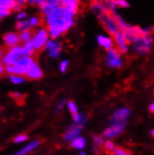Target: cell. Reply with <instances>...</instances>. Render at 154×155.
Returning <instances> with one entry per match:
<instances>
[{"mask_svg": "<svg viewBox=\"0 0 154 155\" xmlns=\"http://www.w3.org/2000/svg\"><path fill=\"white\" fill-rule=\"evenodd\" d=\"M62 1H63V6L67 7L78 13L80 8V0H62Z\"/></svg>", "mask_w": 154, "mask_h": 155, "instance_id": "20", "label": "cell"}, {"mask_svg": "<svg viewBox=\"0 0 154 155\" xmlns=\"http://www.w3.org/2000/svg\"><path fill=\"white\" fill-rule=\"evenodd\" d=\"M64 104H65V99H63V100L59 103V105L57 106V111H59V110H61L64 107Z\"/></svg>", "mask_w": 154, "mask_h": 155, "instance_id": "39", "label": "cell"}, {"mask_svg": "<svg viewBox=\"0 0 154 155\" xmlns=\"http://www.w3.org/2000/svg\"><path fill=\"white\" fill-rule=\"evenodd\" d=\"M42 77H43V71L40 68V66L36 59L34 63H33L27 69L25 78L28 80H39Z\"/></svg>", "mask_w": 154, "mask_h": 155, "instance_id": "10", "label": "cell"}, {"mask_svg": "<svg viewBox=\"0 0 154 155\" xmlns=\"http://www.w3.org/2000/svg\"><path fill=\"white\" fill-rule=\"evenodd\" d=\"M40 144V141H34V142H31L30 144H28V145L26 147H25L23 150H21L20 151H18L17 153H15L14 155H25L27 154L28 152H30L32 150H34L35 148H37L38 145Z\"/></svg>", "mask_w": 154, "mask_h": 155, "instance_id": "22", "label": "cell"}, {"mask_svg": "<svg viewBox=\"0 0 154 155\" xmlns=\"http://www.w3.org/2000/svg\"><path fill=\"white\" fill-rule=\"evenodd\" d=\"M6 72L8 75H19V76H24L25 77L27 73V69L23 68V66H20L17 64H12V65H7L5 66Z\"/></svg>", "mask_w": 154, "mask_h": 155, "instance_id": "16", "label": "cell"}, {"mask_svg": "<svg viewBox=\"0 0 154 155\" xmlns=\"http://www.w3.org/2000/svg\"><path fill=\"white\" fill-rule=\"evenodd\" d=\"M10 96H11L15 101H17L18 103L20 102H24V98H23V94H20V93H17V92H14V93H11L10 94Z\"/></svg>", "mask_w": 154, "mask_h": 155, "instance_id": "31", "label": "cell"}, {"mask_svg": "<svg viewBox=\"0 0 154 155\" xmlns=\"http://www.w3.org/2000/svg\"><path fill=\"white\" fill-rule=\"evenodd\" d=\"M80 155H86V153H84V152H82V153H81Z\"/></svg>", "mask_w": 154, "mask_h": 155, "instance_id": "43", "label": "cell"}, {"mask_svg": "<svg viewBox=\"0 0 154 155\" xmlns=\"http://www.w3.org/2000/svg\"><path fill=\"white\" fill-rule=\"evenodd\" d=\"M26 78L24 76H19V75H9V80L14 84H21L25 82Z\"/></svg>", "mask_w": 154, "mask_h": 155, "instance_id": "27", "label": "cell"}, {"mask_svg": "<svg viewBox=\"0 0 154 155\" xmlns=\"http://www.w3.org/2000/svg\"><path fill=\"white\" fill-rule=\"evenodd\" d=\"M83 127V124H72L67 130L65 132V135H64V139L65 140H70V139H74L76 138V137L78 136L81 129Z\"/></svg>", "mask_w": 154, "mask_h": 155, "instance_id": "14", "label": "cell"}, {"mask_svg": "<svg viewBox=\"0 0 154 155\" xmlns=\"http://www.w3.org/2000/svg\"><path fill=\"white\" fill-rule=\"evenodd\" d=\"M106 64L110 68H114V69L120 68L123 65V53L116 48L106 51Z\"/></svg>", "mask_w": 154, "mask_h": 155, "instance_id": "6", "label": "cell"}, {"mask_svg": "<svg viewBox=\"0 0 154 155\" xmlns=\"http://www.w3.org/2000/svg\"><path fill=\"white\" fill-rule=\"evenodd\" d=\"M68 108L70 110V112L72 114V117L74 119V120L77 124H80L81 120V115H80L78 113V109H77V107L75 105V103L73 101H69L68 103Z\"/></svg>", "mask_w": 154, "mask_h": 155, "instance_id": "19", "label": "cell"}, {"mask_svg": "<svg viewBox=\"0 0 154 155\" xmlns=\"http://www.w3.org/2000/svg\"><path fill=\"white\" fill-rule=\"evenodd\" d=\"M15 5H16L15 0H0V8H8L13 12Z\"/></svg>", "mask_w": 154, "mask_h": 155, "instance_id": "26", "label": "cell"}, {"mask_svg": "<svg viewBox=\"0 0 154 155\" xmlns=\"http://www.w3.org/2000/svg\"><path fill=\"white\" fill-rule=\"evenodd\" d=\"M29 23L32 28H38L43 24V17L41 16H33L29 19Z\"/></svg>", "mask_w": 154, "mask_h": 155, "instance_id": "24", "label": "cell"}, {"mask_svg": "<svg viewBox=\"0 0 154 155\" xmlns=\"http://www.w3.org/2000/svg\"><path fill=\"white\" fill-rule=\"evenodd\" d=\"M20 35L17 32H8L3 36V45L5 49H9L21 45Z\"/></svg>", "mask_w": 154, "mask_h": 155, "instance_id": "9", "label": "cell"}, {"mask_svg": "<svg viewBox=\"0 0 154 155\" xmlns=\"http://www.w3.org/2000/svg\"><path fill=\"white\" fill-rule=\"evenodd\" d=\"M130 115V110L128 108H122L119 111L115 112L111 117L112 124H124Z\"/></svg>", "mask_w": 154, "mask_h": 155, "instance_id": "12", "label": "cell"}, {"mask_svg": "<svg viewBox=\"0 0 154 155\" xmlns=\"http://www.w3.org/2000/svg\"><path fill=\"white\" fill-rule=\"evenodd\" d=\"M154 44V37L152 35L149 36H141L136 38V40L131 44L130 50L134 54L139 55V56H144L147 55L153 47Z\"/></svg>", "mask_w": 154, "mask_h": 155, "instance_id": "2", "label": "cell"}, {"mask_svg": "<svg viewBox=\"0 0 154 155\" xmlns=\"http://www.w3.org/2000/svg\"><path fill=\"white\" fill-rule=\"evenodd\" d=\"M28 138V137L26 135H20L18 137H16L14 138V142L15 143H19V142H23V141H25L26 139Z\"/></svg>", "mask_w": 154, "mask_h": 155, "instance_id": "36", "label": "cell"}, {"mask_svg": "<svg viewBox=\"0 0 154 155\" xmlns=\"http://www.w3.org/2000/svg\"><path fill=\"white\" fill-rule=\"evenodd\" d=\"M93 141L97 146H102L104 144V139L101 136H93Z\"/></svg>", "mask_w": 154, "mask_h": 155, "instance_id": "34", "label": "cell"}, {"mask_svg": "<svg viewBox=\"0 0 154 155\" xmlns=\"http://www.w3.org/2000/svg\"><path fill=\"white\" fill-rule=\"evenodd\" d=\"M112 154L113 155H130V152L120 147H117L112 150Z\"/></svg>", "mask_w": 154, "mask_h": 155, "instance_id": "29", "label": "cell"}, {"mask_svg": "<svg viewBox=\"0 0 154 155\" xmlns=\"http://www.w3.org/2000/svg\"><path fill=\"white\" fill-rule=\"evenodd\" d=\"M34 33L35 31L33 29L30 30H26V31H23V32H20L19 35H20V39L21 43H25L29 40L33 39V37H34Z\"/></svg>", "mask_w": 154, "mask_h": 155, "instance_id": "21", "label": "cell"}, {"mask_svg": "<svg viewBox=\"0 0 154 155\" xmlns=\"http://www.w3.org/2000/svg\"><path fill=\"white\" fill-rule=\"evenodd\" d=\"M45 51L51 58H59L62 51V43L58 39L51 38L45 47Z\"/></svg>", "mask_w": 154, "mask_h": 155, "instance_id": "7", "label": "cell"}, {"mask_svg": "<svg viewBox=\"0 0 154 155\" xmlns=\"http://www.w3.org/2000/svg\"><path fill=\"white\" fill-rule=\"evenodd\" d=\"M48 2L53 4V5L60 6V7L63 6V1H62V0H48Z\"/></svg>", "mask_w": 154, "mask_h": 155, "instance_id": "37", "label": "cell"}, {"mask_svg": "<svg viewBox=\"0 0 154 155\" xmlns=\"http://www.w3.org/2000/svg\"><path fill=\"white\" fill-rule=\"evenodd\" d=\"M15 2H16V4H19V5L23 6V7H25L26 4H28L27 0H15Z\"/></svg>", "mask_w": 154, "mask_h": 155, "instance_id": "38", "label": "cell"}, {"mask_svg": "<svg viewBox=\"0 0 154 155\" xmlns=\"http://www.w3.org/2000/svg\"><path fill=\"white\" fill-rule=\"evenodd\" d=\"M97 18L108 35L113 37L116 33L120 30L118 25L117 18L114 14L110 12H105L97 16Z\"/></svg>", "mask_w": 154, "mask_h": 155, "instance_id": "4", "label": "cell"}, {"mask_svg": "<svg viewBox=\"0 0 154 155\" xmlns=\"http://www.w3.org/2000/svg\"><path fill=\"white\" fill-rule=\"evenodd\" d=\"M113 39L115 42V48L118 49L123 54H126L130 50L129 43L125 39L123 32L122 30H120L118 33H116L113 36Z\"/></svg>", "mask_w": 154, "mask_h": 155, "instance_id": "8", "label": "cell"}, {"mask_svg": "<svg viewBox=\"0 0 154 155\" xmlns=\"http://www.w3.org/2000/svg\"><path fill=\"white\" fill-rule=\"evenodd\" d=\"M149 111L154 113V103H152V104L149 106Z\"/></svg>", "mask_w": 154, "mask_h": 155, "instance_id": "41", "label": "cell"}, {"mask_svg": "<svg viewBox=\"0 0 154 155\" xmlns=\"http://www.w3.org/2000/svg\"><path fill=\"white\" fill-rule=\"evenodd\" d=\"M15 29L18 33H20V32H23V31L33 29V28L29 23V20H23V21H17L16 25H15Z\"/></svg>", "mask_w": 154, "mask_h": 155, "instance_id": "18", "label": "cell"}, {"mask_svg": "<svg viewBox=\"0 0 154 155\" xmlns=\"http://www.w3.org/2000/svg\"><path fill=\"white\" fill-rule=\"evenodd\" d=\"M104 148H105V150H106V151H109V150H113L115 149V146H114L113 142L107 140V141L104 144Z\"/></svg>", "mask_w": 154, "mask_h": 155, "instance_id": "33", "label": "cell"}, {"mask_svg": "<svg viewBox=\"0 0 154 155\" xmlns=\"http://www.w3.org/2000/svg\"><path fill=\"white\" fill-rule=\"evenodd\" d=\"M50 34L48 28L46 26H40L37 28V30L34 33V37H33V43L36 48L37 52H40L41 51L45 50V47L47 45L48 41L50 40Z\"/></svg>", "mask_w": 154, "mask_h": 155, "instance_id": "5", "label": "cell"}, {"mask_svg": "<svg viewBox=\"0 0 154 155\" xmlns=\"http://www.w3.org/2000/svg\"><path fill=\"white\" fill-rule=\"evenodd\" d=\"M151 135L152 137H154V130H151Z\"/></svg>", "mask_w": 154, "mask_h": 155, "instance_id": "42", "label": "cell"}, {"mask_svg": "<svg viewBox=\"0 0 154 155\" xmlns=\"http://www.w3.org/2000/svg\"><path fill=\"white\" fill-rule=\"evenodd\" d=\"M77 12L62 6L55 12L43 17V24L49 31L51 38L57 39L65 34L75 24V16Z\"/></svg>", "mask_w": 154, "mask_h": 155, "instance_id": "1", "label": "cell"}, {"mask_svg": "<svg viewBox=\"0 0 154 155\" xmlns=\"http://www.w3.org/2000/svg\"><path fill=\"white\" fill-rule=\"evenodd\" d=\"M136 30L138 35L141 36H149L154 33V27L153 26H147V27H141V26H136Z\"/></svg>", "mask_w": 154, "mask_h": 155, "instance_id": "23", "label": "cell"}, {"mask_svg": "<svg viewBox=\"0 0 154 155\" xmlns=\"http://www.w3.org/2000/svg\"><path fill=\"white\" fill-rule=\"evenodd\" d=\"M68 66H69V61L68 60H63L59 64V69L62 73H65L67 71Z\"/></svg>", "mask_w": 154, "mask_h": 155, "instance_id": "30", "label": "cell"}, {"mask_svg": "<svg viewBox=\"0 0 154 155\" xmlns=\"http://www.w3.org/2000/svg\"><path fill=\"white\" fill-rule=\"evenodd\" d=\"M12 10L10 9H8V8H0V18L3 19L5 17H8L10 15Z\"/></svg>", "mask_w": 154, "mask_h": 155, "instance_id": "32", "label": "cell"}, {"mask_svg": "<svg viewBox=\"0 0 154 155\" xmlns=\"http://www.w3.org/2000/svg\"><path fill=\"white\" fill-rule=\"evenodd\" d=\"M24 56L23 45H18L9 49L1 50V64L5 66L12 65L17 63L20 57Z\"/></svg>", "mask_w": 154, "mask_h": 155, "instance_id": "3", "label": "cell"}, {"mask_svg": "<svg viewBox=\"0 0 154 155\" xmlns=\"http://www.w3.org/2000/svg\"><path fill=\"white\" fill-rule=\"evenodd\" d=\"M86 144V140L83 137H76L74 138V140L71 142V147L75 148V149H82L84 148Z\"/></svg>", "mask_w": 154, "mask_h": 155, "instance_id": "25", "label": "cell"}, {"mask_svg": "<svg viewBox=\"0 0 154 155\" xmlns=\"http://www.w3.org/2000/svg\"><path fill=\"white\" fill-rule=\"evenodd\" d=\"M26 18H27V13L25 12H18L17 15H16V20H17V21H18L26 20Z\"/></svg>", "mask_w": 154, "mask_h": 155, "instance_id": "35", "label": "cell"}, {"mask_svg": "<svg viewBox=\"0 0 154 155\" xmlns=\"http://www.w3.org/2000/svg\"><path fill=\"white\" fill-rule=\"evenodd\" d=\"M98 45L106 51H109L115 48V42L113 37L110 35H98L96 38Z\"/></svg>", "mask_w": 154, "mask_h": 155, "instance_id": "11", "label": "cell"}, {"mask_svg": "<svg viewBox=\"0 0 154 155\" xmlns=\"http://www.w3.org/2000/svg\"><path fill=\"white\" fill-rule=\"evenodd\" d=\"M27 3L30 5H36V0H27Z\"/></svg>", "mask_w": 154, "mask_h": 155, "instance_id": "40", "label": "cell"}, {"mask_svg": "<svg viewBox=\"0 0 154 155\" xmlns=\"http://www.w3.org/2000/svg\"><path fill=\"white\" fill-rule=\"evenodd\" d=\"M115 4L117 8H128L130 7V3L128 0H115Z\"/></svg>", "mask_w": 154, "mask_h": 155, "instance_id": "28", "label": "cell"}, {"mask_svg": "<svg viewBox=\"0 0 154 155\" xmlns=\"http://www.w3.org/2000/svg\"><path fill=\"white\" fill-rule=\"evenodd\" d=\"M23 49H24V56L27 57H35V54L38 53L36 51V48L34 46V43L32 40H29L23 44Z\"/></svg>", "mask_w": 154, "mask_h": 155, "instance_id": "17", "label": "cell"}, {"mask_svg": "<svg viewBox=\"0 0 154 155\" xmlns=\"http://www.w3.org/2000/svg\"><path fill=\"white\" fill-rule=\"evenodd\" d=\"M60 6H57V5H53L51 3H49L48 1L43 3L42 5L39 6V10H40V13L41 15L44 17V16H48V15H51L52 13H54L56 12V10L59 8Z\"/></svg>", "mask_w": 154, "mask_h": 155, "instance_id": "15", "label": "cell"}, {"mask_svg": "<svg viewBox=\"0 0 154 155\" xmlns=\"http://www.w3.org/2000/svg\"><path fill=\"white\" fill-rule=\"evenodd\" d=\"M124 129V124H113L110 127L105 130L104 136L107 138H112L117 137Z\"/></svg>", "mask_w": 154, "mask_h": 155, "instance_id": "13", "label": "cell"}]
</instances>
